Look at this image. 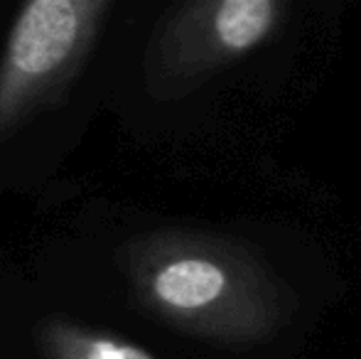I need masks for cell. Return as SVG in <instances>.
<instances>
[{"label": "cell", "instance_id": "obj_1", "mask_svg": "<svg viewBox=\"0 0 361 359\" xmlns=\"http://www.w3.org/2000/svg\"><path fill=\"white\" fill-rule=\"evenodd\" d=\"M133 296L152 317L216 342L271 337L293 296L243 249L197 234H152L123 251Z\"/></svg>", "mask_w": 361, "mask_h": 359}, {"label": "cell", "instance_id": "obj_2", "mask_svg": "<svg viewBox=\"0 0 361 359\" xmlns=\"http://www.w3.org/2000/svg\"><path fill=\"white\" fill-rule=\"evenodd\" d=\"M111 8V0H32L20 8L0 54V140L62 99Z\"/></svg>", "mask_w": 361, "mask_h": 359}, {"label": "cell", "instance_id": "obj_3", "mask_svg": "<svg viewBox=\"0 0 361 359\" xmlns=\"http://www.w3.org/2000/svg\"><path fill=\"white\" fill-rule=\"evenodd\" d=\"M276 0H202L177 8L145 49V84L155 99H177L216 69L251 52L281 23Z\"/></svg>", "mask_w": 361, "mask_h": 359}, {"label": "cell", "instance_id": "obj_4", "mask_svg": "<svg viewBox=\"0 0 361 359\" xmlns=\"http://www.w3.org/2000/svg\"><path fill=\"white\" fill-rule=\"evenodd\" d=\"M37 345L44 359H155L123 337L91 330L62 317H49L37 327Z\"/></svg>", "mask_w": 361, "mask_h": 359}]
</instances>
